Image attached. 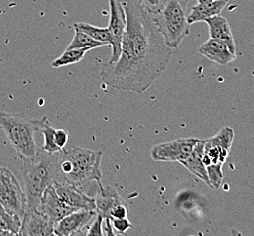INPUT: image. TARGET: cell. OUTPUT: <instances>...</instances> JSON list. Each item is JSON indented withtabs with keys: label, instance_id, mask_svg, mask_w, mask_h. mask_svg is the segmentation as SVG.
Wrapping results in <instances>:
<instances>
[{
	"label": "cell",
	"instance_id": "obj_1",
	"mask_svg": "<svg viewBox=\"0 0 254 236\" xmlns=\"http://www.w3.org/2000/svg\"><path fill=\"white\" fill-rule=\"evenodd\" d=\"M122 3L127 22L122 54L115 63L106 62L100 77L111 88L142 94L165 71L172 48L159 32L152 15L138 0Z\"/></svg>",
	"mask_w": 254,
	"mask_h": 236
},
{
	"label": "cell",
	"instance_id": "obj_2",
	"mask_svg": "<svg viewBox=\"0 0 254 236\" xmlns=\"http://www.w3.org/2000/svg\"><path fill=\"white\" fill-rule=\"evenodd\" d=\"M102 156L100 151L81 147L63 149L58 153V182L71 184L79 189L91 182L101 185Z\"/></svg>",
	"mask_w": 254,
	"mask_h": 236
},
{
	"label": "cell",
	"instance_id": "obj_3",
	"mask_svg": "<svg viewBox=\"0 0 254 236\" xmlns=\"http://www.w3.org/2000/svg\"><path fill=\"white\" fill-rule=\"evenodd\" d=\"M21 160L28 210H36L45 190L58 182V154H48L39 148L32 159Z\"/></svg>",
	"mask_w": 254,
	"mask_h": 236
},
{
	"label": "cell",
	"instance_id": "obj_4",
	"mask_svg": "<svg viewBox=\"0 0 254 236\" xmlns=\"http://www.w3.org/2000/svg\"><path fill=\"white\" fill-rule=\"evenodd\" d=\"M190 0H164L163 6L152 15L159 32L171 48H177L190 35L188 6Z\"/></svg>",
	"mask_w": 254,
	"mask_h": 236
},
{
	"label": "cell",
	"instance_id": "obj_5",
	"mask_svg": "<svg viewBox=\"0 0 254 236\" xmlns=\"http://www.w3.org/2000/svg\"><path fill=\"white\" fill-rule=\"evenodd\" d=\"M0 128L21 159H32L36 156L39 150L35 142L38 119L0 112Z\"/></svg>",
	"mask_w": 254,
	"mask_h": 236
},
{
	"label": "cell",
	"instance_id": "obj_6",
	"mask_svg": "<svg viewBox=\"0 0 254 236\" xmlns=\"http://www.w3.org/2000/svg\"><path fill=\"white\" fill-rule=\"evenodd\" d=\"M0 204L9 214L22 219L28 211L25 192L11 171L0 167Z\"/></svg>",
	"mask_w": 254,
	"mask_h": 236
},
{
	"label": "cell",
	"instance_id": "obj_7",
	"mask_svg": "<svg viewBox=\"0 0 254 236\" xmlns=\"http://www.w3.org/2000/svg\"><path fill=\"white\" fill-rule=\"evenodd\" d=\"M198 138H179L156 144L150 150V156L159 162H183L191 154Z\"/></svg>",
	"mask_w": 254,
	"mask_h": 236
},
{
	"label": "cell",
	"instance_id": "obj_8",
	"mask_svg": "<svg viewBox=\"0 0 254 236\" xmlns=\"http://www.w3.org/2000/svg\"><path fill=\"white\" fill-rule=\"evenodd\" d=\"M97 215L92 210H76L54 224V236H87L90 223Z\"/></svg>",
	"mask_w": 254,
	"mask_h": 236
},
{
	"label": "cell",
	"instance_id": "obj_9",
	"mask_svg": "<svg viewBox=\"0 0 254 236\" xmlns=\"http://www.w3.org/2000/svg\"><path fill=\"white\" fill-rule=\"evenodd\" d=\"M111 18L109 23V32L111 38V58L109 63H115L122 54V40L126 31V15L122 6V0H109Z\"/></svg>",
	"mask_w": 254,
	"mask_h": 236
},
{
	"label": "cell",
	"instance_id": "obj_10",
	"mask_svg": "<svg viewBox=\"0 0 254 236\" xmlns=\"http://www.w3.org/2000/svg\"><path fill=\"white\" fill-rule=\"evenodd\" d=\"M37 210L55 224L56 222L64 218L77 209L73 208L64 203L57 194L53 185H51L45 190Z\"/></svg>",
	"mask_w": 254,
	"mask_h": 236
},
{
	"label": "cell",
	"instance_id": "obj_11",
	"mask_svg": "<svg viewBox=\"0 0 254 236\" xmlns=\"http://www.w3.org/2000/svg\"><path fill=\"white\" fill-rule=\"evenodd\" d=\"M53 187L59 197L67 205L77 210L96 211L94 198L89 197L77 187L63 182L54 183Z\"/></svg>",
	"mask_w": 254,
	"mask_h": 236
},
{
	"label": "cell",
	"instance_id": "obj_12",
	"mask_svg": "<svg viewBox=\"0 0 254 236\" xmlns=\"http://www.w3.org/2000/svg\"><path fill=\"white\" fill-rule=\"evenodd\" d=\"M54 224L37 209L28 210L22 218L20 236H54Z\"/></svg>",
	"mask_w": 254,
	"mask_h": 236
},
{
	"label": "cell",
	"instance_id": "obj_13",
	"mask_svg": "<svg viewBox=\"0 0 254 236\" xmlns=\"http://www.w3.org/2000/svg\"><path fill=\"white\" fill-rule=\"evenodd\" d=\"M96 212L103 218H110V214L117 205L126 203L115 189L110 186L99 185V190L94 198Z\"/></svg>",
	"mask_w": 254,
	"mask_h": 236
},
{
	"label": "cell",
	"instance_id": "obj_14",
	"mask_svg": "<svg viewBox=\"0 0 254 236\" xmlns=\"http://www.w3.org/2000/svg\"><path fill=\"white\" fill-rule=\"evenodd\" d=\"M205 22L209 26L210 39L226 45L229 49L236 55V45L232 36V28L226 18L218 15L207 19Z\"/></svg>",
	"mask_w": 254,
	"mask_h": 236
},
{
	"label": "cell",
	"instance_id": "obj_15",
	"mask_svg": "<svg viewBox=\"0 0 254 236\" xmlns=\"http://www.w3.org/2000/svg\"><path fill=\"white\" fill-rule=\"evenodd\" d=\"M199 52L208 59L215 62L221 66H225L236 59V55L233 54L226 45L210 39L199 48Z\"/></svg>",
	"mask_w": 254,
	"mask_h": 236
},
{
	"label": "cell",
	"instance_id": "obj_16",
	"mask_svg": "<svg viewBox=\"0 0 254 236\" xmlns=\"http://www.w3.org/2000/svg\"><path fill=\"white\" fill-rule=\"evenodd\" d=\"M204 144L205 140H200L196 143L194 146L193 150L191 152L190 155L188 158L181 162V164L186 167L190 173L193 175L198 176L199 179H201L207 184L209 187H211L209 176H208V172H207V167L203 163V154H204Z\"/></svg>",
	"mask_w": 254,
	"mask_h": 236
},
{
	"label": "cell",
	"instance_id": "obj_17",
	"mask_svg": "<svg viewBox=\"0 0 254 236\" xmlns=\"http://www.w3.org/2000/svg\"><path fill=\"white\" fill-rule=\"evenodd\" d=\"M229 0H216L209 3H201L191 8L188 14V22L190 25L194 23L206 21L210 17L221 15V12L226 7Z\"/></svg>",
	"mask_w": 254,
	"mask_h": 236
},
{
	"label": "cell",
	"instance_id": "obj_18",
	"mask_svg": "<svg viewBox=\"0 0 254 236\" xmlns=\"http://www.w3.org/2000/svg\"><path fill=\"white\" fill-rule=\"evenodd\" d=\"M55 130L47 117L38 119V132L42 133L44 137V144L41 149L48 154H58L62 151L56 144Z\"/></svg>",
	"mask_w": 254,
	"mask_h": 236
},
{
	"label": "cell",
	"instance_id": "obj_19",
	"mask_svg": "<svg viewBox=\"0 0 254 236\" xmlns=\"http://www.w3.org/2000/svg\"><path fill=\"white\" fill-rule=\"evenodd\" d=\"M92 48L90 47H86V48H79V49H66V51L55 60L51 63V66L55 69L61 68L63 66H70L77 64L78 62L82 60L85 57V55L87 52Z\"/></svg>",
	"mask_w": 254,
	"mask_h": 236
},
{
	"label": "cell",
	"instance_id": "obj_20",
	"mask_svg": "<svg viewBox=\"0 0 254 236\" xmlns=\"http://www.w3.org/2000/svg\"><path fill=\"white\" fill-rule=\"evenodd\" d=\"M75 29H78L85 34L89 35L90 38L101 42L106 46H111V38L108 28H98L89 23H75Z\"/></svg>",
	"mask_w": 254,
	"mask_h": 236
},
{
	"label": "cell",
	"instance_id": "obj_21",
	"mask_svg": "<svg viewBox=\"0 0 254 236\" xmlns=\"http://www.w3.org/2000/svg\"><path fill=\"white\" fill-rule=\"evenodd\" d=\"M105 44L90 38L89 35L84 33L78 29H75V36L72 39L71 43L66 47V49H79V48H86V47H90L94 49L97 47H105Z\"/></svg>",
	"mask_w": 254,
	"mask_h": 236
},
{
	"label": "cell",
	"instance_id": "obj_22",
	"mask_svg": "<svg viewBox=\"0 0 254 236\" xmlns=\"http://www.w3.org/2000/svg\"><path fill=\"white\" fill-rule=\"evenodd\" d=\"M22 219L17 215L9 214L6 209L0 204V229L10 231L15 236H18L21 228Z\"/></svg>",
	"mask_w": 254,
	"mask_h": 236
},
{
	"label": "cell",
	"instance_id": "obj_23",
	"mask_svg": "<svg viewBox=\"0 0 254 236\" xmlns=\"http://www.w3.org/2000/svg\"><path fill=\"white\" fill-rule=\"evenodd\" d=\"M234 139V131L232 127H224L212 138L207 139L206 141L210 144H214L226 149L231 152L232 142Z\"/></svg>",
	"mask_w": 254,
	"mask_h": 236
},
{
	"label": "cell",
	"instance_id": "obj_24",
	"mask_svg": "<svg viewBox=\"0 0 254 236\" xmlns=\"http://www.w3.org/2000/svg\"><path fill=\"white\" fill-rule=\"evenodd\" d=\"M224 164H216L207 166V172L212 188H220L223 180L222 166Z\"/></svg>",
	"mask_w": 254,
	"mask_h": 236
},
{
	"label": "cell",
	"instance_id": "obj_25",
	"mask_svg": "<svg viewBox=\"0 0 254 236\" xmlns=\"http://www.w3.org/2000/svg\"><path fill=\"white\" fill-rule=\"evenodd\" d=\"M111 220V225L116 235H125L128 229L133 228L130 221L127 218H114Z\"/></svg>",
	"mask_w": 254,
	"mask_h": 236
},
{
	"label": "cell",
	"instance_id": "obj_26",
	"mask_svg": "<svg viewBox=\"0 0 254 236\" xmlns=\"http://www.w3.org/2000/svg\"><path fill=\"white\" fill-rule=\"evenodd\" d=\"M103 217H101L100 214H97L93 221L90 223L87 232V236H104L103 234Z\"/></svg>",
	"mask_w": 254,
	"mask_h": 236
},
{
	"label": "cell",
	"instance_id": "obj_27",
	"mask_svg": "<svg viewBox=\"0 0 254 236\" xmlns=\"http://www.w3.org/2000/svg\"><path fill=\"white\" fill-rule=\"evenodd\" d=\"M138 3L143 6L151 15H155L160 11L163 6L164 0H138Z\"/></svg>",
	"mask_w": 254,
	"mask_h": 236
},
{
	"label": "cell",
	"instance_id": "obj_28",
	"mask_svg": "<svg viewBox=\"0 0 254 236\" xmlns=\"http://www.w3.org/2000/svg\"><path fill=\"white\" fill-rule=\"evenodd\" d=\"M69 135L66 129H56L55 130V143L57 146L61 150L66 147V143L68 142Z\"/></svg>",
	"mask_w": 254,
	"mask_h": 236
},
{
	"label": "cell",
	"instance_id": "obj_29",
	"mask_svg": "<svg viewBox=\"0 0 254 236\" xmlns=\"http://www.w3.org/2000/svg\"><path fill=\"white\" fill-rule=\"evenodd\" d=\"M128 215V206L127 203H123L122 204L117 205L115 208L113 209L110 214V218H127Z\"/></svg>",
	"mask_w": 254,
	"mask_h": 236
},
{
	"label": "cell",
	"instance_id": "obj_30",
	"mask_svg": "<svg viewBox=\"0 0 254 236\" xmlns=\"http://www.w3.org/2000/svg\"><path fill=\"white\" fill-rule=\"evenodd\" d=\"M103 223H104V225H102V227H103V234H104V236H116V233L113 230V227H112V225H111V218H109V217L104 218L103 219Z\"/></svg>",
	"mask_w": 254,
	"mask_h": 236
},
{
	"label": "cell",
	"instance_id": "obj_31",
	"mask_svg": "<svg viewBox=\"0 0 254 236\" xmlns=\"http://www.w3.org/2000/svg\"><path fill=\"white\" fill-rule=\"evenodd\" d=\"M0 236H15L10 231L3 230L0 229Z\"/></svg>",
	"mask_w": 254,
	"mask_h": 236
},
{
	"label": "cell",
	"instance_id": "obj_32",
	"mask_svg": "<svg viewBox=\"0 0 254 236\" xmlns=\"http://www.w3.org/2000/svg\"><path fill=\"white\" fill-rule=\"evenodd\" d=\"M212 1H216V0H198V3L201 4V3H209V2H212Z\"/></svg>",
	"mask_w": 254,
	"mask_h": 236
}]
</instances>
